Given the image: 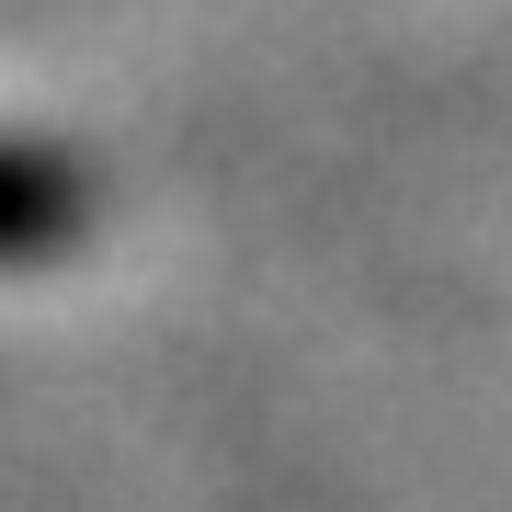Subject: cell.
Wrapping results in <instances>:
<instances>
[{
  "mask_svg": "<svg viewBox=\"0 0 512 512\" xmlns=\"http://www.w3.org/2000/svg\"><path fill=\"white\" fill-rule=\"evenodd\" d=\"M69 228H80V171H57L46 148H0V262L46 251Z\"/></svg>",
  "mask_w": 512,
  "mask_h": 512,
  "instance_id": "1",
  "label": "cell"
}]
</instances>
